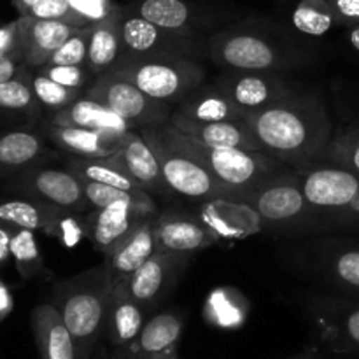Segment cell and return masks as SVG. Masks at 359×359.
I'll return each mask as SVG.
<instances>
[{
  "instance_id": "obj_1",
  "label": "cell",
  "mask_w": 359,
  "mask_h": 359,
  "mask_svg": "<svg viewBox=\"0 0 359 359\" xmlns=\"http://www.w3.org/2000/svg\"><path fill=\"white\" fill-rule=\"evenodd\" d=\"M244 123L263 153L283 163L304 165L321 160L333 135V123L316 95L293 93L245 112Z\"/></svg>"
},
{
  "instance_id": "obj_2",
  "label": "cell",
  "mask_w": 359,
  "mask_h": 359,
  "mask_svg": "<svg viewBox=\"0 0 359 359\" xmlns=\"http://www.w3.org/2000/svg\"><path fill=\"white\" fill-rule=\"evenodd\" d=\"M154 128L172 146L179 147V149L186 151L193 158H196L223 184L233 189L235 195L265 181L270 175L280 172V167H283L280 165L283 161L266 153H259V151L207 146V144L179 132L170 121L161 126H154Z\"/></svg>"
},
{
  "instance_id": "obj_3",
  "label": "cell",
  "mask_w": 359,
  "mask_h": 359,
  "mask_svg": "<svg viewBox=\"0 0 359 359\" xmlns=\"http://www.w3.org/2000/svg\"><path fill=\"white\" fill-rule=\"evenodd\" d=\"M111 70L132 81L149 97L170 105L189 97L205 79V69L186 56L119 58Z\"/></svg>"
},
{
  "instance_id": "obj_4",
  "label": "cell",
  "mask_w": 359,
  "mask_h": 359,
  "mask_svg": "<svg viewBox=\"0 0 359 359\" xmlns=\"http://www.w3.org/2000/svg\"><path fill=\"white\" fill-rule=\"evenodd\" d=\"M63 286L67 291L62 293L56 307L72 333L77 354L81 356L83 351L90 349L95 339L105 328L112 279L107 269L102 266L84 276H77V279L65 283Z\"/></svg>"
},
{
  "instance_id": "obj_5",
  "label": "cell",
  "mask_w": 359,
  "mask_h": 359,
  "mask_svg": "<svg viewBox=\"0 0 359 359\" xmlns=\"http://www.w3.org/2000/svg\"><path fill=\"white\" fill-rule=\"evenodd\" d=\"M231 200L251 205L262 217L263 226L294 230L325 223L305 198L297 172H277Z\"/></svg>"
},
{
  "instance_id": "obj_6",
  "label": "cell",
  "mask_w": 359,
  "mask_h": 359,
  "mask_svg": "<svg viewBox=\"0 0 359 359\" xmlns=\"http://www.w3.org/2000/svg\"><path fill=\"white\" fill-rule=\"evenodd\" d=\"M139 132L156 154L161 175L170 193L203 202L214 198H233V189L223 184L191 154L167 142L156 128H142Z\"/></svg>"
},
{
  "instance_id": "obj_7",
  "label": "cell",
  "mask_w": 359,
  "mask_h": 359,
  "mask_svg": "<svg viewBox=\"0 0 359 359\" xmlns=\"http://www.w3.org/2000/svg\"><path fill=\"white\" fill-rule=\"evenodd\" d=\"M84 95L121 116L132 130L154 128L170 121V104L156 100L114 70L100 74Z\"/></svg>"
},
{
  "instance_id": "obj_8",
  "label": "cell",
  "mask_w": 359,
  "mask_h": 359,
  "mask_svg": "<svg viewBox=\"0 0 359 359\" xmlns=\"http://www.w3.org/2000/svg\"><path fill=\"white\" fill-rule=\"evenodd\" d=\"M297 175L307 202L325 221H337L359 195L358 175L330 161L300 165Z\"/></svg>"
},
{
  "instance_id": "obj_9",
  "label": "cell",
  "mask_w": 359,
  "mask_h": 359,
  "mask_svg": "<svg viewBox=\"0 0 359 359\" xmlns=\"http://www.w3.org/2000/svg\"><path fill=\"white\" fill-rule=\"evenodd\" d=\"M121 32V56L119 58H139V56H186L195 58L202 51L196 35H184L165 30L140 16L132 7H121L119 18Z\"/></svg>"
},
{
  "instance_id": "obj_10",
  "label": "cell",
  "mask_w": 359,
  "mask_h": 359,
  "mask_svg": "<svg viewBox=\"0 0 359 359\" xmlns=\"http://www.w3.org/2000/svg\"><path fill=\"white\" fill-rule=\"evenodd\" d=\"M209 56L228 70L238 72H270L284 63V55L255 32H217L207 41Z\"/></svg>"
},
{
  "instance_id": "obj_11",
  "label": "cell",
  "mask_w": 359,
  "mask_h": 359,
  "mask_svg": "<svg viewBox=\"0 0 359 359\" xmlns=\"http://www.w3.org/2000/svg\"><path fill=\"white\" fill-rule=\"evenodd\" d=\"M189 256L191 255L186 252L156 251L132 276L126 277L130 294L144 311L154 307L167 294L181 270L189 262Z\"/></svg>"
},
{
  "instance_id": "obj_12",
  "label": "cell",
  "mask_w": 359,
  "mask_h": 359,
  "mask_svg": "<svg viewBox=\"0 0 359 359\" xmlns=\"http://www.w3.org/2000/svg\"><path fill=\"white\" fill-rule=\"evenodd\" d=\"M214 84L244 112L258 111L291 93L286 81L270 72L230 70Z\"/></svg>"
},
{
  "instance_id": "obj_13",
  "label": "cell",
  "mask_w": 359,
  "mask_h": 359,
  "mask_svg": "<svg viewBox=\"0 0 359 359\" xmlns=\"http://www.w3.org/2000/svg\"><path fill=\"white\" fill-rule=\"evenodd\" d=\"M154 242L156 251L193 255L195 251L217 244V238L195 214L165 210L156 214Z\"/></svg>"
},
{
  "instance_id": "obj_14",
  "label": "cell",
  "mask_w": 359,
  "mask_h": 359,
  "mask_svg": "<svg viewBox=\"0 0 359 359\" xmlns=\"http://www.w3.org/2000/svg\"><path fill=\"white\" fill-rule=\"evenodd\" d=\"M196 216L219 241H238L263 230V221L251 205L228 198L205 200Z\"/></svg>"
},
{
  "instance_id": "obj_15",
  "label": "cell",
  "mask_w": 359,
  "mask_h": 359,
  "mask_svg": "<svg viewBox=\"0 0 359 359\" xmlns=\"http://www.w3.org/2000/svg\"><path fill=\"white\" fill-rule=\"evenodd\" d=\"M109 160L146 191H158L161 195L170 193L161 175L156 154L137 130H128L125 133L121 147L109 156Z\"/></svg>"
},
{
  "instance_id": "obj_16",
  "label": "cell",
  "mask_w": 359,
  "mask_h": 359,
  "mask_svg": "<svg viewBox=\"0 0 359 359\" xmlns=\"http://www.w3.org/2000/svg\"><path fill=\"white\" fill-rule=\"evenodd\" d=\"M154 228H156V214H147L107 255H104V266L112 280L130 277L146 259H149L156 252Z\"/></svg>"
},
{
  "instance_id": "obj_17",
  "label": "cell",
  "mask_w": 359,
  "mask_h": 359,
  "mask_svg": "<svg viewBox=\"0 0 359 359\" xmlns=\"http://www.w3.org/2000/svg\"><path fill=\"white\" fill-rule=\"evenodd\" d=\"M18 20L23 35V63L37 69L46 65L53 53L79 30V27L60 20H39L32 16H20Z\"/></svg>"
},
{
  "instance_id": "obj_18",
  "label": "cell",
  "mask_w": 359,
  "mask_h": 359,
  "mask_svg": "<svg viewBox=\"0 0 359 359\" xmlns=\"http://www.w3.org/2000/svg\"><path fill=\"white\" fill-rule=\"evenodd\" d=\"M151 212L135 209L126 203L91 209L86 214V237L91 244L107 255L126 233L133 230L144 217ZM156 214V212H154Z\"/></svg>"
},
{
  "instance_id": "obj_19",
  "label": "cell",
  "mask_w": 359,
  "mask_h": 359,
  "mask_svg": "<svg viewBox=\"0 0 359 359\" xmlns=\"http://www.w3.org/2000/svg\"><path fill=\"white\" fill-rule=\"evenodd\" d=\"M170 123L186 135L200 140L212 147H241V149L259 151L258 140L248 128L244 119H233V121H214V123H200L179 114L177 111L172 112Z\"/></svg>"
},
{
  "instance_id": "obj_20",
  "label": "cell",
  "mask_w": 359,
  "mask_h": 359,
  "mask_svg": "<svg viewBox=\"0 0 359 359\" xmlns=\"http://www.w3.org/2000/svg\"><path fill=\"white\" fill-rule=\"evenodd\" d=\"M30 186L41 202L74 210V212H90L93 207L88 202L83 182L74 172L58 168H42L32 174Z\"/></svg>"
},
{
  "instance_id": "obj_21",
  "label": "cell",
  "mask_w": 359,
  "mask_h": 359,
  "mask_svg": "<svg viewBox=\"0 0 359 359\" xmlns=\"http://www.w3.org/2000/svg\"><path fill=\"white\" fill-rule=\"evenodd\" d=\"M32 326L41 359H79L76 340L56 305H39L32 314Z\"/></svg>"
},
{
  "instance_id": "obj_22",
  "label": "cell",
  "mask_w": 359,
  "mask_h": 359,
  "mask_svg": "<svg viewBox=\"0 0 359 359\" xmlns=\"http://www.w3.org/2000/svg\"><path fill=\"white\" fill-rule=\"evenodd\" d=\"M146 311L130 294L126 279L112 280L111 294H109L107 319L105 332L114 346H126L139 337L144 326Z\"/></svg>"
},
{
  "instance_id": "obj_23",
  "label": "cell",
  "mask_w": 359,
  "mask_h": 359,
  "mask_svg": "<svg viewBox=\"0 0 359 359\" xmlns=\"http://www.w3.org/2000/svg\"><path fill=\"white\" fill-rule=\"evenodd\" d=\"M48 137L67 153L79 158H109L121 147L125 133L104 132V130L56 126L49 123Z\"/></svg>"
},
{
  "instance_id": "obj_24",
  "label": "cell",
  "mask_w": 359,
  "mask_h": 359,
  "mask_svg": "<svg viewBox=\"0 0 359 359\" xmlns=\"http://www.w3.org/2000/svg\"><path fill=\"white\" fill-rule=\"evenodd\" d=\"M49 123L56 126H76V128L104 130V132L118 133H126L128 130H132L121 116L86 95L74 100L67 107L53 112Z\"/></svg>"
},
{
  "instance_id": "obj_25",
  "label": "cell",
  "mask_w": 359,
  "mask_h": 359,
  "mask_svg": "<svg viewBox=\"0 0 359 359\" xmlns=\"http://www.w3.org/2000/svg\"><path fill=\"white\" fill-rule=\"evenodd\" d=\"M121 7H116L105 20L91 25L90 41H88L86 67L95 77L107 72L121 56V32H119Z\"/></svg>"
},
{
  "instance_id": "obj_26",
  "label": "cell",
  "mask_w": 359,
  "mask_h": 359,
  "mask_svg": "<svg viewBox=\"0 0 359 359\" xmlns=\"http://www.w3.org/2000/svg\"><path fill=\"white\" fill-rule=\"evenodd\" d=\"M175 111L200 123L233 121V119H244L245 116V112L241 111L216 84L200 86L189 97L179 102Z\"/></svg>"
},
{
  "instance_id": "obj_27",
  "label": "cell",
  "mask_w": 359,
  "mask_h": 359,
  "mask_svg": "<svg viewBox=\"0 0 359 359\" xmlns=\"http://www.w3.org/2000/svg\"><path fill=\"white\" fill-rule=\"evenodd\" d=\"M132 9L165 30L184 35L198 32V11L186 0H135Z\"/></svg>"
},
{
  "instance_id": "obj_28",
  "label": "cell",
  "mask_w": 359,
  "mask_h": 359,
  "mask_svg": "<svg viewBox=\"0 0 359 359\" xmlns=\"http://www.w3.org/2000/svg\"><path fill=\"white\" fill-rule=\"evenodd\" d=\"M67 209L46 202H27V200H9L0 202V224L14 230L44 231L51 235L56 223Z\"/></svg>"
},
{
  "instance_id": "obj_29",
  "label": "cell",
  "mask_w": 359,
  "mask_h": 359,
  "mask_svg": "<svg viewBox=\"0 0 359 359\" xmlns=\"http://www.w3.org/2000/svg\"><path fill=\"white\" fill-rule=\"evenodd\" d=\"M182 319L172 312H163L144 323L139 337L133 340V351L140 356L170 353L175 349L182 333Z\"/></svg>"
},
{
  "instance_id": "obj_30",
  "label": "cell",
  "mask_w": 359,
  "mask_h": 359,
  "mask_svg": "<svg viewBox=\"0 0 359 359\" xmlns=\"http://www.w3.org/2000/svg\"><path fill=\"white\" fill-rule=\"evenodd\" d=\"M69 170L74 172L79 179L100 182V184L114 186V188L128 189V191H146L140 188L132 177L119 170L109 158H79L69 163Z\"/></svg>"
},
{
  "instance_id": "obj_31",
  "label": "cell",
  "mask_w": 359,
  "mask_h": 359,
  "mask_svg": "<svg viewBox=\"0 0 359 359\" xmlns=\"http://www.w3.org/2000/svg\"><path fill=\"white\" fill-rule=\"evenodd\" d=\"M291 23L302 34L321 37L339 23L335 9L330 0H302L293 9Z\"/></svg>"
},
{
  "instance_id": "obj_32",
  "label": "cell",
  "mask_w": 359,
  "mask_h": 359,
  "mask_svg": "<svg viewBox=\"0 0 359 359\" xmlns=\"http://www.w3.org/2000/svg\"><path fill=\"white\" fill-rule=\"evenodd\" d=\"M83 182L84 193H86L88 202L91 203L93 209H102V207L118 205V203H126L135 209L144 210V212H156V205H154L153 198L147 191H128V189L114 188L109 184H100V182L88 181V179H81Z\"/></svg>"
},
{
  "instance_id": "obj_33",
  "label": "cell",
  "mask_w": 359,
  "mask_h": 359,
  "mask_svg": "<svg viewBox=\"0 0 359 359\" xmlns=\"http://www.w3.org/2000/svg\"><path fill=\"white\" fill-rule=\"evenodd\" d=\"M44 153L41 137L30 132H9L0 135V165L23 167Z\"/></svg>"
},
{
  "instance_id": "obj_34",
  "label": "cell",
  "mask_w": 359,
  "mask_h": 359,
  "mask_svg": "<svg viewBox=\"0 0 359 359\" xmlns=\"http://www.w3.org/2000/svg\"><path fill=\"white\" fill-rule=\"evenodd\" d=\"M321 160L340 165L359 177V126H340L333 132Z\"/></svg>"
},
{
  "instance_id": "obj_35",
  "label": "cell",
  "mask_w": 359,
  "mask_h": 359,
  "mask_svg": "<svg viewBox=\"0 0 359 359\" xmlns=\"http://www.w3.org/2000/svg\"><path fill=\"white\" fill-rule=\"evenodd\" d=\"M30 84L39 104L51 109L53 112L67 107V105L72 104L74 100H77V98L84 95L83 90H74V88L63 86V84H58L56 81L49 79L48 76L41 72L30 81Z\"/></svg>"
},
{
  "instance_id": "obj_36",
  "label": "cell",
  "mask_w": 359,
  "mask_h": 359,
  "mask_svg": "<svg viewBox=\"0 0 359 359\" xmlns=\"http://www.w3.org/2000/svg\"><path fill=\"white\" fill-rule=\"evenodd\" d=\"M11 256L25 277L37 273L42 266V258L37 248V241H35V231L20 230V228L14 230L13 237H11Z\"/></svg>"
},
{
  "instance_id": "obj_37",
  "label": "cell",
  "mask_w": 359,
  "mask_h": 359,
  "mask_svg": "<svg viewBox=\"0 0 359 359\" xmlns=\"http://www.w3.org/2000/svg\"><path fill=\"white\" fill-rule=\"evenodd\" d=\"M91 25L90 27L79 28L65 44L60 46L49 62L46 65H62V67H72V65H86L88 56V41H90Z\"/></svg>"
},
{
  "instance_id": "obj_38",
  "label": "cell",
  "mask_w": 359,
  "mask_h": 359,
  "mask_svg": "<svg viewBox=\"0 0 359 359\" xmlns=\"http://www.w3.org/2000/svg\"><path fill=\"white\" fill-rule=\"evenodd\" d=\"M34 90L30 83H25L20 77L6 81L0 84V107L9 111H30L35 105Z\"/></svg>"
},
{
  "instance_id": "obj_39",
  "label": "cell",
  "mask_w": 359,
  "mask_h": 359,
  "mask_svg": "<svg viewBox=\"0 0 359 359\" xmlns=\"http://www.w3.org/2000/svg\"><path fill=\"white\" fill-rule=\"evenodd\" d=\"M39 72L48 76L49 79L56 81L58 84H63L67 88H74V90H86L97 77L88 70L86 65H72V67H62V65H42L39 67Z\"/></svg>"
},
{
  "instance_id": "obj_40",
  "label": "cell",
  "mask_w": 359,
  "mask_h": 359,
  "mask_svg": "<svg viewBox=\"0 0 359 359\" xmlns=\"http://www.w3.org/2000/svg\"><path fill=\"white\" fill-rule=\"evenodd\" d=\"M25 16L39 18V20H60L67 21V23L74 25V27L84 28L79 16L70 7L69 0H37Z\"/></svg>"
},
{
  "instance_id": "obj_41",
  "label": "cell",
  "mask_w": 359,
  "mask_h": 359,
  "mask_svg": "<svg viewBox=\"0 0 359 359\" xmlns=\"http://www.w3.org/2000/svg\"><path fill=\"white\" fill-rule=\"evenodd\" d=\"M332 272L344 286L359 291V249H346L333 256Z\"/></svg>"
},
{
  "instance_id": "obj_42",
  "label": "cell",
  "mask_w": 359,
  "mask_h": 359,
  "mask_svg": "<svg viewBox=\"0 0 359 359\" xmlns=\"http://www.w3.org/2000/svg\"><path fill=\"white\" fill-rule=\"evenodd\" d=\"M69 4L84 27L105 20L118 7L112 0H69Z\"/></svg>"
},
{
  "instance_id": "obj_43",
  "label": "cell",
  "mask_w": 359,
  "mask_h": 359,
  "mask_svg": "<svg viewBox=\"0 0 359 359\" xmlns=\"http://www.w3.org/2000/svg\"><path fill=\"white\" fill-rule=\"evenodd\" d=\"M23 35H21L20 20L0 27V58L9 56L23 62Z\"/></svg>"
},
{
  "instance_id": "obj_44",
  "label": "cell",
  "mask_w": 359,
  "mask_h": 359,
  "mask_svg": "<svg viewBox=\"0 0 359 359\" xmlns=\"http://www.w3.org/2000/svg\"><path fill=\"white\" fill-rule=\"evenodd\" d=\"M339 16V23L346 27L359 25V0H330Z\"/></svg>"
},
{
  "instance_id": "obj_45",
  "label": "cell",
  "mask_w": 359,
  "mask_h": 359,
  "mask_svg": "<svg viewBox=\"0 0 359 359\" xmlns=\"http://www.w3.org/2000/svg\"><path fill=\"white\" fill-rule=\"evenodd\" d=\"M342 333L353 346L359 347V309H354L342 319Z\"/></svg>"
},
{
  "instance_id": "obj_46",
  "label": "cell",
  "mask_w": 359,
  "mask_h": 359,
  "mask_svg": "<svg viewBox=\"0 0 359 359\" xmlns=\"http://www.w3.org/2000/svg\"><path fill=\"white\" fill-rule=\"evenodd\" d=\"M14 228L0 224V265L11 258V237H13Z\"/></svg>"
},
{
  "instance_id": "obj_47",
  "label": "cell",
  "mask_w": 359,
  "mask_h": 359,
  "mask_svg": "<svg viewBox=\"0 0 359 359\" xmlns=\"http://www.w3.org/2000/svg\"><path fill=\"white\" fill-rule=\"evenodd\" d=\"M18 63H20V60L9 58V56H2L0 58V84L16 77Z\"/></svg>"
},
{
  "instance_id": "obj_48",
  "label": "cell",
  "mask_w": 359,
  "mask_h": 359,
  "mask_svg": "<svg viewBox=\"0 0 359 359\" xmlns=\"http://www.w3.org/2000/svg\"><path fill=\"white\" fill-rule=\"evenodd\" d=\"M337 221L344 224H359V195L354 198V202L337 217Z\"/></svg>"
},
{
  "instance_id": "obj_49",
  "label": "cell",
  "mask_w": 359,
  "mask_h": 359,
  "mask_svg": "<svg viewBox=\"0 0 359 359\" xmlns=\"http://www.w3.org/2000/svg\"><path fill=\"white\" fill-rule=\"evenodd\" d=\"M290 359H323V358H321V353H319L316 347H311V349H305L304 353L297 354V356H293Z\"/></svg>"
},
{
  "instance_id": "obj_50",
  "label": "cell",
  "mask_w": 359,
  "mask_h": 359,
  "mask_svg": "<svg viewBox=\"0 0 359 359\" xmlns=\"http://www.w3.org/2000/svg\"><path fill=\"white\" fill-rule=\"evenodd\" d=\"M347 39H349L351 46L359 53V25L349 27V35H347Z\"/></svg>"
},
{
  "instance_id": "obj_51",
  "label": "cell",
  "mask_w": 359,
  "mask_h": 359,
  "mask_svg": "<svg viewBox=\"0 0 359 359\" xmlns=\"http://www.w3.org/2000/svg\"><path fill=\"white\" fill-rule=\"evenodd\" d=\"M37 2V0H14V4H16V7L20 9L21 16H25V14L28 13V9H30L34 4Z\"/></svg>"
},
{
  "instance_id": "obj_52",
  "label": "cell",
  "mask_w": 359,
  "mask_h": 359,
  "mask_svg": "<svg viewBox=\"0 0 359 359\" xmlns=\"http://www.w3.org/2000/svg\"><path fill=\"white\" fill-rule=\"evenodd\" d=\"M177 351H170V353H163V354H154V356H140V359H174Z\"/></svg>"
},
{
  "instance_id": "obj_53",
  "label": "cell",
  "mask_w": 359,
  "mask_h": 359,
  "mask_svg": "<svg viewBox=\"0 0 359 359\" xmlns=\"http://www.w3.org/2000/svg\"><path fill=\"white\" fill-rule=\"evenodd\" d=\"M174 359H179V356H177V354H175V358Z\"/></svg>"
}]
</instances>
